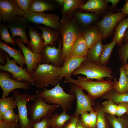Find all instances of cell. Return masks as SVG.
<instances>
[{
    "label": "cell",
    "mask_w": 128,
    "mask_h": 128,
    "mask_svg": "<svg viewBox=\"0 0 128 128\" xmlns=\"http://www.w3.org/2000/svg\"><path fill=\"white\" fill-rule=\"evenodd\" d=\"M89 114L91 121V128H95L96 126L97 118V112L94 110H91L90 111Z\"/></svg>",
    "instance_id": "cell-46"
},
{
    "label": "cell",
    "mask_w": 128,
    "mask_h": 128,
    "mask_svg": "<svg viewBox=\"0 0 128 128\" xmlns=\"http://www.w3.org/2000/svg\"><path fill=\"white\" fill-rule=\"evenodd\" d=\"M72 17L83 30L97 23L99 16L93 13L84 12L78 9L74 12Z\"/></svg>",
    "instance_id": "cell-17"
},
{
    "label": "cell",
    "mask_w": 128,
    "mask_h": 128,
    "mask_svg": "<svg viewBox=\"0 0 128 128\" xmlns=\"http://www.w3.org/2000/svg\"><path fill=\"white\" fill-rule=\"evenodd\" d=\"M119 46L118 50V57L123 66L127 63L128 59V41Z\"/></svg>",
    "instance_id": "cell-36"
},
{
    "label": "cell",
    "mask_w": 128,
    "mask_h": 128,
    "mask_svg": "<svg viewBox=\"0 0 128 128\" xmlns=\"http://www.w3.org/2000/svg\"><path fill=\"white\" fill-rule=\"evenodd\" d=\"M82 36L89 49L103 38L102 33L96 25H92L82 30Z\"/></svg>",
    "instance_id": "cell-20"
},
{
    "label": "cell",
    "mask_w": 128,
    "mask_h": 128,
    "mask_svg": "<svg viewBox=\"0 0 128 128\" xmlns=\"http://www.w3.org/2000/svg\"><path fill=\"white\" fill-rule=\"evenodd\" d=\"M118 104L116 115L120 118L128 111V102H121Z\"/></svg>",
    "instance_id": "cell-40"
},
{
    "label": "cell",
    "mask_w": 128,
    "mask_h": 128,
    "mask_svg": "<svg viewBox=\"0 0 128 128\" xmlns=\"http://www.w3.org/2000/svg\"><path fill=\"white\" fill-rule=\"evenodd\" d=\"M12 95L15 99L18 109L19 128H33L34 124L28 118L26 105L28 101L35 100L37 94L28 95L14 90L12 91Z\"/></svg>",
    "instance_id": "cell-7"
},
{
    "label": "cell",
    "mask_w": 128,
    "mask_h": 128,
    "mask_svg": "<svg viewBox=\"0 0 128 128\" xmlns=\"http://www.w3.org/2000/svg\"><path fill=\"white\" fill-rule=\"evenodd\" d=\"M4 55L6 59L7 63L4 65L0 64V70L11 73V78L16 81L23 82L26 81L34 85V82L31 75L27 72L26 68L24 69L18 66L14 60L13 59H11L5 52Z\"/></svg>",
    "instance_id": "cell-10"
},
{
    "label": "cell",
    "mask_w": 128,
    "mask_h": 128,
    "mask_svg": "<svg viewBox=\"0 0 128 128\" xmlns=\"http://www.w3.org/2000/svg\"><path fill=\"white\" fill-rule=\"evenodd\" d=\"M116 44V40L115 39L109 44L104 45L99 64L104 66H107L110 59L113 50Z\"/></svg>",
    "instance_id": "cell-30"
},
{
    "label": "cell",
    "mask_w": 128,
    "mask_h": 128,
    "mask_svg": "<svg viewBox=\"0 0 128 128\" xmlns=\"http://www.w3.org/2000/svg\"><path fill=\"white\" fill-rule=\"evenodd\" d=\"M61 67L52 64H40L31 74L37 88L42 89L50 85L55 87L63 78L59 75Z\"/></svg>",
    "instance_id": "cell-3"
},
{
    "label": "cell",
    "mask_w": 128,
    "mask_h": 128,
    "mask_svg": "<svg viewBox=\"0 0 128 128\" xmlns=\"http://www.w3.org/2000/svg\"><path fill=\"white\" fill-rule=\"evenodd\" d=\"M126 114L128 115V110L127 111V112H126Z\"/></svg>",
    "instance_id": "cell-55"
},
{
    "label": "cell",
    "mask_w": 128,
    "mask_h": 128,
    "mask_svg": "<svg viewBox=\"0 0 128 128\" xmlns=\"http://www.w3.org/2000/svg\"><path fill=\"white\" fill-rule=\"evenodd\" d=\"M98 113L96 126L97 128H107L104 111L103 108L98 109L96 111Z\"/></svg>",
    "instance_id": "cell-39"
},
{
    "label": "cell",
    "mask_w": 128,
    "mask_h": 128,
    "mask_svg": "<svg viewBox=\"0 0 128 128\" xmlns=\"http://www.w3.org/2000/svg\"><path fill=\"white\" fill-rule=\"evenodd\" d=\"M103 109L105 112L112 116L116 115L117 105L111 100L105 101L102 103Z\"/></svg>",
    "instance_id": "cell-37"
},
{
    "label": "cell",
    "mask_w": 128,
    "mask_h": 128,
    "mask_svg": "<svg viewBox=\"0 0 128 128\" xmlns=\"http://www.w3.org/2000/svg\"><path fill=\"white\" fill-rule=\"evenodd\" d=\"M105 2L108 4L109 2H111L112 4L111 6L109 12H113L116 11L117 9V6L120 1V0H105Z\"/></svg>",
    "instance_id": "cell-47"
},
{
    "label": "cell",
    "mask_w": 128,
    "mask_h": 128,
    "mask_svg": "<svg viewBox=\"0 0 128 128\" xmlns=\"http://www.w3.org/2000/svg\"><path fill=\"white\" fill-rule=\"evenodd\" d=\"M119 78L118 81L117 78H114V89L119 94L126 93L128 91V78L126 71L121 65L119 69Z\"/></svg>",
    "instance_id": "cell-25"
},
{
    "label": "cell",
    "mask_w": 128,
    "mask_h": 128,
    "mask_svg": "<svg viewBox=\"0 0 128 128\" xmlns=\"http://www.w3.org/2000/svg\"><path fill=\"white\" fill-rule=\"evenodd\" d=\"M113 73L112 70L109 67L85 60L74 71L72 75L82 74L92 80H99L105 77L113 79L114 77L112 75Z\"/></svg>",
    "instance_id": "cell-5"
},
{
    "label": "cell",
    "mask_w": 128,
    "mask_h": 128,
    "mask_svg": "<svg viewBox=\"0 0 128 128\" xmlns=\"http://www.w3.org/2000/svg\"><path fill=\"white\" fill-rule=\"evenodd\" d=\"M76 128H91L87 127L83 123L80 118H79L78 121Z\"/></svg>",
    "instance_id": "cell-51"
},
{
    "label": "cell",
    "mask_w": 128,
    "mask_h": 128,
    "mask_svg": "<svg viewBox=\"0 0 128 128\" xmlns=\"http://www.w3.org/2000/svg\"><path fill=\"white\" fill-rule=\"evenodd\" d=\"M16 107L15 100L13 96L2 97L0 99V112L3 114L7 110Z\"/></svg>",
    "instance_id": "cell-34"
},
{
    "label": "cell",
    "mask_w": 128,
    "mask_h": 128,
    "mask_svg": "<svg viewBox=\"0 0 128 128\" xmlns=\"http://www.w3.org/2000/svg\"><path fill=\"white\" fill-rule=\"evenodd\" d=\"M102 96L105 99L111 100L116 104L121 102H128V91L124 93L119 94L113 89L109 91Z\"/></svg>",
    "instance_id": "cell-32"
},
{
    "label": "cell",
    "mask_w": 128,
    "mask_h": 128,
    "mask_svg": "<svg viewBox=\"0 0 128 128\" xmlns=\"http://www.w3.org/2000/svg\"><path fill=\"white\" fill-rule=\"evenodd\" d=\"M51 128H61L59 127H51Z\"/></svg>",
    "instance_id": "cell-54"
},
{
    "label": "cell",
    "mask_w": 128,
    "mask_h": 128,
    "mask_svg": "<svg viewBox=\"0 0 128 128\" xmlns=\"http://www.w3.org/2000/svg\"><path fill=\"white\" fill-rule=\"evenodd\" d=\"M69 93L70 94H74L76 100V109L73 115H79L84 112L94 110L92 107V100L88 95H86L84 93L82 89L71 83Z\"/></svg>",
    "instance_id": "cell-11"
},
{
    "label": "cell",
    "mask_w": 128,
    "mask_h": 128,
    "mask_svg": "<svg viewBox=\"0 0 128 128\" xmlns=\"http://www.w3.org/2000/svg\"><path fill=\"white\" fill-rule=\"evenodd\" d=\"M50 118L44 117L39 122L34 124L33 128H51Z\"/></svg>",
    "instance_id": "cell-41"
},
{
    "label": "cell",
    "mask_w": 128,
    "mask_h": 128,
    "mask_svg": "<svg viewBox=\"0 0 128 128\" xmlns=\"http://www.w3.org/2000/svg\"><path fill=\"white\" fill-rule=\"evenodd\" d=\"M128 41V28L125 33L124 38L123 41L124 42H125Z\"/></svg>",
    "instance_id": "cell-52"
},
{
    "label": "cell",
    "mask_w": 128,
    "mask_h": 128,
    "mask_svg": "<svg viewBox=\"0 0 128 128\" xmlns=\"http://www.w3.org/2000/svg\"><path fill=\"white\" fill-rule=\"evenodd\" d=\"M14 0L18 7L24 11L29 9L30 5L33 0Z\"/></svg>",
    "instance_id": "cell-42"
},
{
    "label": "cell",
    "mask_w": 128,
    "mask_h": 128,
    "mask_svg": "<svg viewBox=\"0 0 128 128\" xmlns=\"http://www.w3.org/2000/svg\"><path fill=\"white\" fill-rule=\"evenodd\" d=\"M86 59V57L69 58L63 63L59 72V75L65 79L71 78L72 73Z\"/></svg>",
    "instance_id": "cell-18"
},
{
    "label": "cell",
    "mask_w": 128,
    "mask_h": 128,
    "mask_svg": "<svg viewBox=\"0 0 128 128\" xmlns=\"http://www.w3.org/2000/svg\"><path fill=\"white\" fill-rule=\"evenodd\" d=\"M104 45L101 40L95 43L88 50L86 60L98 63L100 59Z\"/></svg>",
    "instance_id": "cell-28"
},
{
    "label": "cell",
    "mask_w": 128,
    "mask_h": 128,
    "mask_svg": "<svg viewBox=\"0 0 128 128\" xmlns=\"http://www.w3.org/2000/svg\"><path fill=\"white\" fill-rule=\"evenodd\" d=\"M106 116L112 128H128V116L123 115L120 118L109 115Z\"/></svg>",
    "instance_id": "cell-33"
},
{
    "label": "cell",
    "mask_w": 128,
    "mask_h": 128,
    "mask_svg": "<svg viewBox=\"0 0 128 128\" xmlns=\"http://www.w3.org/2000/svg\"><path fill=\"white\" fill-rule=\"evenodd\" d=\"M110 8L105 0H87L78 9L83 12H92L99 15L105 14Z\"/></svg>",
    "instance_id": "cell-19"
},
{
    "label": "cell",
    "mask_w": 128,
    "mask_h": 128,
    "mask_svg": "<svg viewBox=\"0 0 128 128\" xmlns=\"http://www.w3.org/2000/svg\"><path fill=\"white\" fill-rule=\"evenodd\" d=\"M58 41L59 44L57 48L55 47L56 44L53 46L48 45L44 47L41 53L42 64L51 63L55 67L62 66L64 61L61 56L62 42L61 38L60 37Z\"/></svg>",
    "instance_id": "cell-13"
},
{
    "label": "cell",
    "mask_w": 128,
    "mask_h": 128,
    "mask_svg": "<svg viewBox=\"0 0 128 128\" xmlns=\"http://www.w3.org/2000/svg\"><path fill=\"white\" fill-rule=\"evenodd\" d=\"M123 66L126 71V74L128 78V61L127 62L126 64Z\"/></svg>",
    "instance_id": "cell-53"
},
{
    "label": "cell",
    "mask_w": 128,
    "mask_h": 128,
    "mask_svg": "<svg viewBox=\"0 0 128 128\" xmlns=\"http://www.w3.org/2000/svg\"><path fill=\"white\" fill-rule=\"evenodd\" d=\"M71 115L64 111L60 114L55 112L50 117V125L51 127H63L66 123L70 119Z\"/></svg>",
    "instance_id": "cell-31"
},
{
    "label": "cell",
    "mask_w": 128,
    "mask_h": 128,
    "mask_svg": "<svg viewBox=\"0 0 128 128\" xmlns=\"http://www.w3.org/2000/svg\"><path fill=\"white\" fill-rule=\"evenodd\" d=\"M126 15L120 12L114 13L109 11L104 14L102 20L96 24L102 33L104 40L112 34L119 22Z\"/></svg>",
    "instance_id": "cell-9"
},
{
    "label": "cell",
    "mask_w": 128,
    "mask_h": 128,
    "mask_svg": "<svg viewBox=\"0 0 128 128\" xmlns=\"http://www.w3.org/2000/svg\"><path fill=\"white\" fill-rule=\"evenodd\" d=\"M7 25L5 23L0 24V38L5 42L14 46L15 42L10 34Z\"/></svg>",
    "instance_id": "cell-35"
},
{
    "label": "cell",
    "mask_w": 128,
    "mask_h": 128,
    "mask_svg": "<svg viewBox=\"0 0 128 128\" xmlns=\"http://www.w3.org/2000/svg\"><path fill=\"white\" fill-rule=\"evenodd\" d=\"M37 93L42 97L47 103L56 104L61 107L63 111L67 112L72 108L76 99L74 94H68L64 90L60 82L51 89H46L37 91Z\"/></svg>",
    "instance_id": "cell-4"
},
{
    "label": "cell",
    "mask_w": 128,
    "mask_h": 128,
    "mask_svg": "<svg viewBox=\"0 0 128 128\" xmlns=\"http://www.w3.org/2000/svg\"><path fill=\"white\" fill-rule=\"evenodd\" d=\"M23 17L37 26L43 24L54 30H59L61 26L59 17L55 14L36 13L29 9L24 11Z\"/></svg>",
    "instance_id": "cell-8"
},
{
    "label": "cell",
    "mask_w": 128,
    "mask_h": 128,
    "mask_svg": "<svg viewBox=\"0 0 128 128\" xmlns=\"http://www.w3.org/2000/svg\"><path fill=\"white\" fill-rule=\"evenodd\" d=\"M61 26L59 30L61 37V56L64 62L70 57L71 51L77 38L82 35V29L72 17H62Z\"/></svg>",
    "instance_id": "cell-1"
},
{
    "label": "cell",
    "mask_w": 128,
    "mask_h": 128,
    "mask_svg": "<svg viewBox=\"0 0 128 128\" xmlns=\"http://www.w3.org/2000/svg\"><path fill=\"white\" fill-rule=\"evenodd\" d=\"M31 23L24 17L17 16L12 21L7 23V26L11 34L13 39L18 36L23 42L30 46V42L27 38L26 33L27 28H29Z\"/></svg>",
    "instance_id": "cell-16"
},
{
    "label": "cell",
    "mask_w": 128,
    "mask_h": 128,
    "mask_svg": "<svg viewBox=\"0 0 128 128\" xmlns=\"http://www.w3.org/2000/svg\"><path fill=\"white\" fill-rule=\"evenodd\" d=\"M88 50L85 40L81 35L77 38L73 46L69 58L86 57Z\"/></svg>",
    "instance_id": "cell-27"
},
{
    "label": "cell",
    "mask_w": 128,
    "mask_h": 128,
    "mask_svg": "<svg viewBox=\"0 0 128 128\" xmlns=\"http://www.w3.org/2000/svg\"><path fill=\"white\" fill-rule=\"evenodd\" d=\"M118 12H120L128 15V0L125 1V3L123 7L118 10Z\"/></svg>",
    "instance_id": "cell-48"
},
{
    "label": "cell",
    "mask_w": 128,
    "mask_h": 128,
    "mask_svg": "<svg viewBox=\"0 0 128 128\" xmlns=\"http://www.w3.org/2000/svg\"><path fill=\"white\" fill-rule=\"evenodd\" d=\"M41 30L42 35L44 40V46L46 45H49L53 46L58 41L60 35L59 31L53 30L51 28L43 25H39L35 27Z\"/></svg>",
    "instance_id": "cell-23"
},
{
    "label": "cell",
    "mask_w": 128,
    "mask_h": 128,
    "mask_svg": "<svg viewBox=\"0 0 128 128\" xmlns=\"http://www.w3.org/2000/svg\"><path fill=\"white\" fill-rule=\"evenodd\" d=\"M28 34L30 39V49L33 52L40 53L44 46V40L41 33L35 27L28 28Z\"/></svg>",
    "instance_id": "cell-21"
},
{
    "label": "cell",
    "mask_w": 128,
    "mask_h": 128,
    "mask_svg": "<svg viewBox=\"0 0 128 128\" xmlns=\"http://www.w3.org/2000/svg\"><path fill=\"white\" fill-rule=\"evenodd\" d=\"M79 116V115L76 116L73 114L71 115L70 118L63 128H76Z\"/></svg>",
    "instance_id": "cell-43"
},
{
    "label": "cell",
    "mask_w": 128,
    "mask_h": 128,
    "mask_svg": "<svg viewBox=\"0 0 128 128\" xmlns=\"http://www.w3.org/2000/svg\"><path fill=\"white\" fill-rule=\"evenodd\" d=\"M0 128H19L18 122L10 123L4 121L3 119H0Z\"/></svg>",
    "instance_id": "cell-45"
},
{
    "label": "cell",
    "mask_w": 128,
    "mask_h": 128,
    "mask_svg": "<svg viewBox=\"0 0 128 128\" xmlns=\"http://www.w3.org/2000/svg\"><path fill=\"white\" fill-rule=\"evenodd\" d=\"M4 51L0 49V62L3 65L7 63V60L4 55Z\"/></svg>",
    "instance_id": "cell-49"
},
{
    "label": "cell",
    "mask_w": 128,
    "mask_h": 128,
    "mask_svg": "<svg viewBox=\"0 0 128 128\" xmlns=\"http://www.w3.org/2000/svg\"><path fill=\"white\" fill-rule=\"evenodd\" d=\"M37 96L32 104L28 106V115L34 124L44 117L50 118L54 112L61 106L56 104L46 103L44 99L37 93Z\"/></svg>",
    "instance_id": "cell-6"
},
{
    "label": "cell",
    "mask_w": 128,
    "mask_h": 128,
    "mask_svg": "<svg viewBox=\"0 0 128 128\" xmlns=\"http://www.w3.org/2000/svg\"><path fill=\"white\" fill-rule=\"evenodd\" d=\"M128 28V17L124 18L121 21L115 28L112 41L116 39V44L119 46L123 44L126 32Z\"/></svg>",
    "instance_id": "cell-29"
},
{
    "label": "cell",
    "mask_w": 128,
    "mask_h": 128,
    "mask_svg": "<svg viewBox=\"0 0 128 128\" xmlns=\"http://www.w3.org/2000/svg\"><path fill=\"white\" fill-rule=\"evenodd\" d=\"M54 1L57 4L61 11L64 6L65 0H54Z\"/></svg>",
    "instance_id": "cell-50"
},
{
    "label": "cell",
    "mask_w": 128,
    "mask_h": 128,
    "mask_svg": "<svg viewBox=\"0 0 128 128\" xmlns=\"http://www.w3.org/2000/svg\"><path fill=\"white\" fill-rule=\"evenodd\" d=\"M59 8L54 0H33L29 10L36 13L44 12L46 11H54Z\"/></svg>",
    "instance_id": "cell-22"
},
{
    "label": "cell",
    "mask_w": 128,
    "mask_h": 128,
    "mask_svg": "<svg viewBox=\"0 0 128 128\" xmlns=\"http://www.w3.org/2000/svg\"><path fill=\"white\" fill-rule=\"evenodd\" d=\"M80 115V118L84 124L87 127L91 128V121L89 113L86 111Z\"/></svg>",
    "instance_id": "cell-44"
},
{
    "label": "cell",
    "mask_w": 128,
    "mask_h": 128,
    "mask_svg": "<svg viewBox=\"0 0 128 128\" xmlns=\"http://www.w3.org/2000/svg\"><path fill=\"white\" fill-rule=\"evenodd\" d=\"M3 115V120L5 122L10 123L18 122V115L16 114L13 109L7 110Z\"/></svg>",
    "instance_id": "cell-38"
},
{
    "label": "cell",
    "mask_w": 128,
    "mask_h": 128,
    "mask_svg": "<svg viewBox=\"0 0 128 128\" xmlns=\"http://www.w3.org/2000/svg\"><path fill=\"white\" fill-rule=\"evenodd\" d=\"M64 82L75 84L83 90H85L92 100L102 96L109 91L114 89V82L111 79L105 80L104 79L94 81L87 77L81 76H78L77 79L71 77L68 78Z\"/></svg>",
    "instance_id": "cell-2"
},
{
    "label": "cell",
    "mask_w": 128,
    "mask_h": 128,
    "mask_svg": "<svg viewBox=\"0 0 128 128\" xmlns=\"http://www.w3.org/2000/svg\"><path fill=\"white\" fill-rule=\"evenodd\" d=\"M24 11L20 9L14 0H0V22H9L17 16L23 17Z\"/></svg>",
    "instance_id": "cell-15"
},
{
    "label": "cell",
    "mask_w": 128,
    "mask_h": 128,
    "mask_svg": "<svg viewBox=\"0 0 128 128\" xmlns=\"http://www.w3.org/2000/svg\"><path fill=\"white\" fill-rule=\"evenodd\" d=\"M0 48L8 53L10 57H12L16 63L23 67L26 64L25 59L22 51L12 47L7 43L0 41Z\"/></svg>",
    "instance_id": "cell-24"
},
{
    "label": "cell",
    "mask_w": 128,
    "mask_h": 128,
    "mask_svg": "<svg viewBox=\"0 0 128 128\" xmlns=\"http://www.w3.org/2000/svg\"><path fill=\"white\" fill-rule=\"evenodd\" d=\"M13 39L15 44L19 47L23 53L27 65V71L31 75L41 62V54L34 53L29 48L25 46L20 37H16Z\"/></svg>",
    "instance_id": "cell-14"
},
{
    "label": "cell",
    "mask_w": 128,
    "mask_h": 128,
    "mask_svg": "<svg viewBox=\"0 0 128 128\" xmlns=\"http://www.w3.org/2000/svg\"><path fill=\"white\" fill-rule=\"evenodd\" d=\"M86 2L84 0H65L64 6L61 11L62 17H72L74 12Z\"/></svg>",
    "instance_id": "cell-26"
},
{
    "label": "cell",
    "mask_w": 128,
    "mask_h": 128,
    "mask_svg": "<svg viewBox=\"0 0 128 128\" xmlns=\"http://www.w3.org/2000/svg\"><path fill=\"white\" fill-rule=\"evenodd\" d=\"M10 74L7 72H0V86L2 90V97L8 96L10 93L17 89L29 90L31 84L28 82H20L12 79Z\"/></svg>",
    "instance_id": "cell-12"
}]
</instances>
